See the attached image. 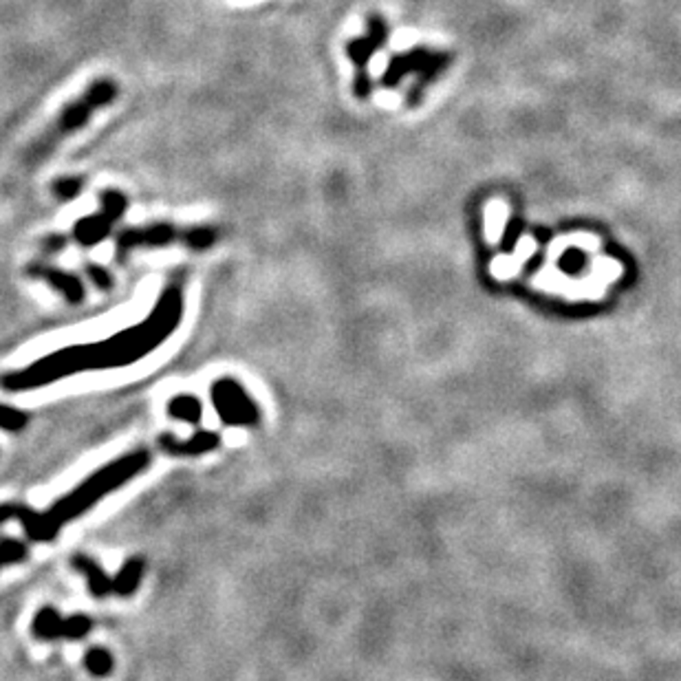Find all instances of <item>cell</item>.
Returning <instances> with one entry per match:
<instances>
[{
  "label": "cell",
  "mask_w": 681,
  "mask_h": 681,
  "mask_svg": "<svg viewBox=\"0 0 681 681\" xmlns=\"http://www.w3.org/2000/svg\"><path fill=\"white\" fill-rule=\"evenodd\" d=\"M221 445V435L212 430H198L190 439L182 441L173 435L159 437V448L170 457H198V454L212 453Z\"/></svg>",
  "instance_id": "obj_10"
},
{
  "label": "cell",
  "mask_w": 681,
  "mask_h": 681,
  "mask_svg": "<svg viewBox=\"0 0 681 681\" xmlns=\"http://www.w3.org/2000/svg\"><path fill=\"white\" fill-rule=\"evenodd\" d=\"M386 35H389V31H386L384 20H382L380 16H371L368 18V34L364 35V38L351 40V43L346 44V56L358 66V74H355L353 80V93L358 97L371 96L373 84L367 74V65L373 53H375V49L386 40Z\"/></svg>",
  "instance_id": "obj_7"
},
{
  "label": "cell",
  "mask_w": 681,
  "mask_h": 681,
  "mask_svg": "<svg viewBox=\"0 0 681 681\" xmlns=\"http://www.w3.org/2000/svg\"><path fill=\"white\" fill-rule=\"evenodd\" d=\"M84 272H87V278L97 287V290L102 291L112 290V282L115 281H112V274L108 272L106 267H102V265H96V263H89L87 267H84Z\"/></svg>",
  "instance_id": "obj_18"
},
{
  "label": "cell",
  "mask_w": 681,
  "mask_h": 681,
  "mask_svg": "<svg viewBox=\"0 0 681 681\" xmlns=\"http://www.w3.org/2000/svg\"><path fill=\"white\" fill-rule=\"evenodd\" d=\"M27 553H29V549L22 540L4 536V538H0V569L9 565H20V562H25Z\"/></svg>",
  "instance_id": "obj_15"
},
{
  "label": "cell",
  "mask_w": 681,
  "mask_h": 681,
  "mask_svg": "<svg viewBox=\"0 0 681 681\" xmlns=\"http://www.w3.org/2000/svg\"><path fill=\"white\" fill-rule=\"evenodd\" d=\"M66 245H69V236H62V234H51V236L43 238V243H40L44 254H58V252L65 250Z\"/></svg>",
  "instance_id": "obj_19"
},
{
  "label": "cell",
  "mask_w": 681,
  "mask_h": 681,
  "mask_svg": "<svg viewBox=\"0 0 681 681\" xmlns=\"http://www.w3.org/2000/svg\"><path fill=\"white\" fill-rule=\"evenodd\" d=\"M117 89L115 80L111 78H99L96 82L89 87V91H84L75 102L66 104L65 108L60 111V115L56 117L51 126L40 135L38 139L34 142V146L29 148L27 152V161L29 164H40L43 159H47L62 142H65L69 135L78 133L80 128L89 124V120L93 117V112L99 111V108L108 106V104L115 102Z\"/></svg>",
  "instance_id": "obj_3"
},
{
  "label": "cell",
  "mask_w": 681,
  "mask_h": 681,
  "mask_svg": "<svg viewBox=\"0 0 681 681\" xmlns=\"http://www.w3.org/2000/svg\"><path fill=\"white\" fill-rule=\"evenodd\" d=\"M84 190V179L82 177H58L51 183V192L60 201H75Z\"/></svg>",
  "instance_id": "obj_17"
},
{
  "label": "cell",
  "mask_w": 681,
  "mask_h": 681,
  "mask_svg": "<svg viewBox=\"0 0 681 681\" xmlns=\"http://www.w3.org/2000/svg\"><path fill=\"white\" fill-rule=\"evenodd\" d=\"M99 203H102V205H99L96 214L84 216V219H80L78 223H75L71 238H74L80 247H96L97 243H102L104 238L112 232V225L128 210V197H126L124 192L115 190V188L104 190L102 195H99Z\"/></svg>",
  "instance_id": "obj_6"
},
{
  "label": "cell",
  "mask_w": 681,
  "mask_h": 681,
  "mask_svg": "<svg viewBox=\"0 0 681 681\" xmlns=\"http://www.w3.org/2000/svg\"><path fill=\"white\" fill-rule=\"evenodd\" d=\"M143 569H146V562L143 558L133 556L121 565V569L117 571V576L112 578V593L121 595V598H128L135 591L139 589L143 578Z\"/></svg>",
  "instance_id": "obj_12"
},
{
  "label": "cell",
  "mask_w": 681,
  "mask_h": 681,
  "mask_svg": "<svg viewBox=\"0 0 681 681\" xmlns=\"http://www.w3.org/2000/svg\"><path fill=\"white\" fill-rule=\"evenodd\" d=\"M212 406L225 426L243 428L256 426L260 422V408L252 395L232 377H221L212 384Z\"/></svg>",
  "instance_id": "obj_5"
},
{
  "label": "cell",
  "mask_w": 681,
  "mask_h": 681,
  "mask_svg": "<svg viewBox=\"0 0 681 681\" xmlns=\"http://www.w3.org/2000/svg\"><path fill=\"white\" fill-rule=\"evenodd\" d=\"M168 414L186 423H198L203 414L201 401L195 395H177L168 401Z\"/></svg>",
  "instance_id": "obj_13"
},
{
  "label": "cell",
  "mask_w": 681,
  "mask_h": 681,
  "mask_svg": "<svg viewBox=\"0 0 681 681\" xmlns=\"http://www.w3.org/2000/svg\"><path fill=\"white\" fill-rule=\"evenodd\" d=\"M182 313L183 293L177 285H170L142 324H135L93 344L66 346L56 353L44 355L43 360L20 371L4 373L0 375V389L7 392L35 391L78 373L130 367L168 340L170 333L182 322Z\"/></svg>",
  "instance_id": "obj_1"
},
{
  "label": "cell",
  "mask_w": 681,
  "mask_h": 681,
  "mask_svg": "<svg viewBox=\"0 0 681 681\" xmlns=\"http://www.w3.org/2000/svg\"><path fill=\"white\" fill-rule=\"evenodd\" d=\"M93 620L91 617L82 615V613H75L71 617H62L56 608L43 607L34 617V624H31V633L38 639H82L91 633Z\"/></svg>",
  "instance_id": "obj_8"
},
{
  "label": "cell",
  "mask_w": 681,
  "mask_h": 681,
  "mask_svg": "<svg viewBox=\"0 0 681 681\" xmlns=\"http://www.w3.org/2000/svg\"><path fill=\"white\" fill-rule=\"evenodd\" d=\"M27 423H29V414L25 410L0 404V430L20 432L25 430Z\"/></svg>",
  "instance_id": "obj_16"
},
{
  "label": "cell",
  "mask_w": 681,
  "mask_h": 681,
  "mask_svg": "<svg viewBox=\"0 0 681 681\" xmlns=\"http://www.w3.org/2000/svg\"><path fill=\"white\" fill-rule=\"evenodd\" d=\"M84 666H87V670L93 677H108V675L112 673L115 662H112V655L106 648L93 646L89 648L87 655H84Z\"/></svg>",
  "instance_id": "obj_14"
},
{
  "label": "cell",
  "mask_w": 681,
  "mask_h": 681,
  "mask_svg": "<svg viewBox=\"0 0 681 681\" xmlns=\"http://www.w3.org/2000/svg\"><path fill=\"white\" fill-rule=\"evenodd\" d=\"M221 232L214 225H195V228H182V225L159 221L148 223L143 228H124L115 236V260L126 263L130 252L135 250H159V247L183 245L188 250L203 252L214 247Z\"/></svg>",
  "instance_id": "obj_4"
},
{
  "label": "cell",
  "mask_w": 681,
  "mask_h": 681,
  "mask_svg": "<svg viewBox=\"0 0 681 681\" xmlns=\"http://www.w3.org/2000/svg\"><path fill=\"white\" fill-rule=\"evenodd\" d=\"M27 276L35 278V281H44L49 287H53L58 293H62L69 305H80L84 300V282L80 281L75 274L65 272L60 267H53V265L43 263V260H35L27 267Z\"/></svg>",
  "instance_id": "obj_9"
},
{
  "label": "cell",
  "mask_w": 681,
  "mask_h": 681,
  "mask_svg": "<svg viewBox=\"0 0 681 681\" xmlns=\"http://www.w3.org/2000/svg\"><path fill=\"white\" fill-rule=\"evenodd\" d=\"M148 466H151L148 450H135V453L124 454L93 472L87 481H82L71 494L62 496L47 512H35L34 507L20 503H0V525H4L7 521H18L25 530L27 538L34 543H49L56 538L65 522L87 514L97 500L133 481Z\"/></svg>",
  "instance_id": "obj_2"
},
{
  "label": "cell",
  "mask_w": 681,
  "mask_h": 681,
  "mask_svg": "<svg viewBox=\"0 0 681 681\" xmlns=\"http://www.w3.org/2000/svg\"><path fill=\"white\" fill-rule=\"evenodd\" d=\"M71 565H74L75 571H80V574L87 578L89 589H91V593L96 595V598H106L108 593H112V578H108V574L99 567L97 561L84 556V553H75V556L71 558Z\"/></svg>",
  "instance_id": "obj_11"
}]
</instances>
